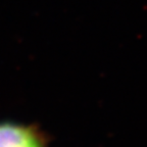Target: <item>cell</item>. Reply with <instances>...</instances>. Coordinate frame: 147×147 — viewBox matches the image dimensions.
<instances>
[{"instance_id": "cell-1", "label": "cell", "mask_w": 147, "mask_h": 147, "mask_svg": "<svg viewBox=\"0 0 147 147\" xmlns=\"http://www.w3.org/2000/svg\"><path fill=\"white\" fill-rule=\"evenodd\" d=\"M0 147H47L40 130L32 125L0 122Z\"/></svg>"}]
</instances>
